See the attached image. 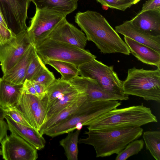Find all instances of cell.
Listing matches in <instances>:
<instances>
[{
  "label": "cell",
  "mask_w": 160,
  "mask_h": 160,
  "mask_svg": "<svg viewBox=\"0 0 160 160\" xmlns=\"http://www.w3.org/2000/svg\"><path fill=\"white\" fill-rule=\"evenodd\" d=\"M75 19L85 34L87 40L94 42L102 53L126 55L131 53L125 42L99 13L90 10L78 12Z\"/></svg>",
  "instance_id": "1"
},
{
  "label": "cell",
  "mask_w": 160,
  "mask_h": 160,
  "mask_svg": "<svg viewBox=\"0 0 160 160\" xmlns=\"http://www.w3.org/2000/svg\"><path fill=\"white\" fill-rule=\"evenodd\" d=\"M141 127L88 130L84 132L86 138H80L78 143L92 146L96 157L109 156L118 154L132 141L142 135Z\"/></svg>",
  "instance_id": "2"
},
{
  "label": "cell",
  "mask_w": 160,
  "mask_h": 160,
  "mask_svg": "<svg viewBox=\"0 0 160 160\" xmlns=\"http://www.w3.org/2000/svg\"><path fill=\"white\" fill-rule=\"evenodd\" d=\"M158 120L151 109L141 105L114 108L88 123V130L141 127Z\"/></svg>",
  "instance_id": "3"
},
{
  "label": "cell",
  "mask_w": 160,
  "mask_h": 160,
  "mask_svg": "<svg viewBox=\"0 0 160 160\" xmlns=\"http://www.w3.org/2000/svg\"><path fill=\"white\" fill-rule=\"evenodd\" d=\"M121 105L118 100L90 101L87 99L72 115L46 131L44 134L52 138L73 131Z\"/></svg>",
  "instance_id": "4"
},
{
  "label": "cell",
  "mask_w": 160,
  "mask_h": 160,
  "mask_svg": "<svg viewBox=\"0 0 160 160\" xmlns=\"http://www.w3.org/2000/svg\"><path fill=\"white\" fill-rule=\"evenodd\" d=\"M123 93L142 98L147 101L160 102V68L147 70L135 67L128 70L123 81Z\"/></svg>",
  "instance_id": "5"
},
{
  "label": "cell",
  "mask_w": 160,
  "mask_h": 160,
  "mask_svg": "<svg viewBox=\"0 0 160 160\" xmlns=\"http://www.w3.org/2000/svg\"><path fill=\"white\" fill-rule=\"evenodd\" d=\"M35 47L37 54L43 62L48 59L59 60L71 63L78 67L96 58L88 50L48 38Z\"/></svg>",
  "instance_id": "6"
},
{
  "label": "cell",
  "mask_w": 160,
  "mask_h": 160,
  "mask_svg": "<svg viewBox=\"0 0 160 160\" xmlns=\"http://www.w3.org/2000/svg\"><path fill=\"white\" fill-rule=\"evenodd\" d=\"M78 75L96 81L105 90L111 94L123 96V81L120 79L112 66H108L95 59L78 66Z\"/></svg>",
  "instance_id": "7"
},
{
  "label": "cell",
  "mask_w": 160,
  "mask_h": 160,
  "mask_svg": "<svg viewBox=\"0 0 160 160\" xmlns=\"http://www.w3.org/2000/svg\"><path fill=\"white\" fill-rule=\"evenodd\" d=\"M66 15L59 12L36 9L27 31L34 46L47 38L57 26L66 20Z\"/></svg>",
  "instance_id": "8"
},
{
  "label": "cell",
  "mask_w": 160,
  "mask_h": 160,
  "mask_svg": "<svg viewBox=\"0 0 160 160\" xmlns=\"http://www.w3.org/2000/svg\"><path fill=\"white\" fill-rule=\"evenodd\" d=\"M31 44L27 30L14 35L6 42L0 43V62L3 74L15 65Z\"/></svg>",
  "instance_id": "9"
},
{
  "label": "cell",
  "mask_w": 160,
  "mask_h": 160,
  "mask_svg": "<svg viewBox=\"0 0 160 160\" xmlns=\"http://www.w3.org/2000/svg\"><path fill=\"white\" fill-rule=\"evenodd\" d=\"M31 0H0V10L13 34L27 30L28 10Z\"/></svg>",
  "instance_id": "10"
},
{
  "label": "cell",
  "mask_w": 160,
  "mask_h": 160,
  "mask_svg": "<svg viewBox=\"0 0 160 160\" xmlns=\"http://www.w3.org/2000/svg\"><path fill=\"white\" fill-rule=\"evenodd\" d=\"M2 158L5 160H36L37 150L20 136L11 133L0 142Z\"/></svg>",
  "instance_id": "11"
},
{
  "label": "cell",
  "mask_w": 160,
  "mask_h": 160,
  "mask_svg": "<svg viewBox=\"0 0 160 160\" xmlns=\"http://www.w3.org/2000/svg\"><path fill=\"white\" fill-rule=\"evenodd\" d=\"M79 92L84 93L90 101L125 100L128 96H122L113 94L104 90L95 80L78 76L69 81Z\"/></svg>",
  "instance_id": "12"
},
{
  "label": "cell",
  "mask_w": 160,
  "mask_h": 160,
  "mask_svg": "<svg viewBox=\"0 0 160 160\" xmlns=\"http://www.w3.org/2000/svg\"><path fill=\"white\" fill-rule=\"evenodd\" d=\"M52 40L70 44L82 49L85 47L87 39L85 34L65 20L49 34Z\"/></svg>",
  "instance_id": "13"
},
{
  "label": "cell",
  "mask_w": 160,
  "mask_h": 160,
  "mask_svg": "<svg viewBox=\"0 0 160 160\" xmlns=\"http://www.w3.org/2000/svg\"><path fill=\"white\" fill-rule=\"evenodd\" d=\"M115 30L124 36L146 45L160 53V36H152L138 29L133 26L130 20L116 26Z\"/></svg>",
  "instance_id": "14"
},
{
  "label": "cell",
  "mask_w": 160,
  "mask_h": 160,
  "mask_svg": "<svg viewBox=\"0 0 160 160\" xmlns=\"http://www.w3.org/2000/svg\"><path fill=\"white\" fill-rule=\"evenodd\" d=\"M130 21L138 29L152 36H160V11H140Z\"/></svg>",
  "instance_id": "15"
},
{
  "label": "cell",
  "mask_w": 160,
  "mask_h": 160,
  "mask_svg": "<svg viewBox=\"0 0 160 160\" xmlns=\"http://www.w3.org/2000/svg\"><path fill=\"white\" fill-rule=\"evenodd\" d=\"M35 52V46L31 44L17 63L11 69L3 74L2 78L12 85L23 84L27 68Z\"/></svg>",
  "instance_id": "16"
},
{
  "label": "cell",
  "mask_w": 160,
  "mask_h": 160,
  "mask_svg": "<svg viewBox=\"0 0 160 160\" xmlns=\"http://www.w3.org/2000/svg\"><path fill=\"white\" fill-rule=\"evenodd\" d=\"M124 39L131 53L138 60L145 64L160 68V53L128 37L124 36Z\"/></svg>",
  "instance_id": "17"
},
{
  "label": "cell",
  "mask_w": 160,
  "mask_h": 160,
  "mask_svg": "<svg viewBox=\"0 0 160 160\" xmlns=\"http://www.w3.org/2000/svg\"><path fill=\"white\" fill-rule=\"evenodd\" d=\"M22 86L9 84L0 78V106L4 110L18 106Z\"/></svg>",
  "instance_id": "18"
},
{
  "label": "cell",
  "mask_w": 160,
  "mask_h": 160,
  "mask_svg": "<svg viewBox=\"0 0 160 160\" xmlns=\"http://www.w3.org/2000/svg\"><path fill=\"white\" fill-rule=\"evenodd\" d=\"M36 9L53 11L66 15L72 12L78 7V0H31Z\"/></svg>",
  "instance_id": "19"
},
{
  "label": "cell",
  "mask_w": 160,
  "mask_h": 160,
  "mask_svg": "<svg viewBox=\"0 0 160 160\" xmlns=\"http://www.w3.org/2000/svg\"><path fill=\"white\" fill-rule=\"evenodd\" d=\"M87 99V97L84 93H81L78 99L76 101L45 122L41 127L39 132L43 135L47 130L67 118L73 114Z\"/></svg>",
  "instance_id": "20"
},
{
  "label": "cell",
  "mask_w": 160,
  "mask_h": 160,
  "mask_svg": "<svg viewBox=\"0 0 160 160\" xmlns=\"http://www.w3.org/2000/svg\"><path fill=\"white\" fill-rule=\"evenodd\" d=\"M40 100L35 95L22 92L17 107L26 120L36 131L35 115Z\"/></svg>",
  "instance_id": "21"
},
{
  "label": "cell",
  "mask_w": 160,
  "mask_h": 160,
  "mask_svg": "<svg viewBox=\"0 0 160 160\" xmlns=\"http://www.w3.org/2000/svg\"><path fill=\"white\" fill-rule=\"evenodd\" d=\"M80 94L81 93L76 89L53 102L48 107L44 123L70 104L76 101L78 99Z\"/></svg>",
  "instance_id": "22"
},
{
  "label": "cell",
  "mask_w": 160,
  "mask_h": 160,
  "mask_svg": "<svg viewBox=\"0 0 160 160\" xmlns=\"http://www.w3.org/2000/svg\"><path fill=\"white\" fill-rule=\"evenodd\" d=\"M75 89L69 82L56 79L47 88L48 106L56 100Z\"/></svg>",
  "instance_id": "23"
},
{
  "label": "cell",
  "mask_w": 160,
  "mask_h": 160,
  "mask_svg": "<svg viewBox=\"0 0 160 160\" xmlns=\"http://www.w3.org/2000/svg\"><path fill=\"white\" fill-rule=\"evenodd\" d=\"M44 64L49 65L53 68L61 75V79L69 82L78 76V69L75 65L71 63L51 59L43 62Z\"/></svg>",
  "instance_id": "24"
},
{
  "label": "cell",
  "mask_w": 160,
  "mask_h": 160,
  "mask_svg": "<svg viewBox=\"0 0 160 160\" xmlns=\"http://www.w3.org/2000/svg\"><path fill=\"white\" fill-rule=\"evenodd\" d=\"M80 130L76 129L68 132L67 136L59 141V144L64 149L68 160H78V144Z\"/></svg>",
  "instance_id": "25"
},
{
  "label": "cell",
  "mask_w": 160,
  "mask_h": 160,
  "mask_svg": "<svg viewBox=\"0 0 160 160\" xmlns=\"http://www.w3.org/2000/svg\"><path fill=\"white\" fill-rule=\"evenodd\" d=\"M142 134L146 149L156 160H160V131H147Z\"/></svg>",
  "instance_id": "26"
},
{
  "label": "cell",
  "mask_w": 160,
  "mask_h": 160,
  "mask_svg": "<svg viewBox=\"0 0 160 160\" xmlns=\"http://www.w3.org/2000/svg\"><path fill=\"white\" fill-rule=\"evenodd\" d=\"M144 143L142 139L132 141L117 154L115 160H125L131 156L137 154L143 148Z\"/></svg>",
  "instance_id": "27"
},
{
  "label": "cell",
  "mask_w": 160,
  "mask_h": 160,
  "mask_svg": "<svg viewBox=\"0 0 160 160\" xmlns=\"http://www.w3.org/2000/svg\"><path fill=\"white\" fill-rule=\"evenodd\" d=\"M48 100L47 94L41 100L35 115L36 131L39 132L44 123L48 106Z\"/></svg>",
  "instance_id": "28"
},
{
  "label": "cell",
  "mask_w": 160,
  "mask_h": 160,
  "mask_svg": "<svg viewBox=\"0 0 160 160\" xmlns=\"http://www.w3.org/2000/svg\"><path fill=\"white\" fill-rule=\"evenodd\" d=\"M55 79L53 73L48 69L43 63L38 73L30 80L43 84L47 88Z\"/></svg>",
  "instance_id": "29"
},
{
  "label": "cell",
  "mask_w": 160,
  "mask_h": 160,
  "mask_svg": "<svg viewBox=\"0 0 160 160\" xmlns=\"http://www.w3.org/2000/svg\"><path fill=\"white\" fill-rule=\"evenodd\" d=\"M43 63L36 51L27 68L24 81L31 80L40 70Z\"/></svg>",
  "instance_id": "30"
},
{
  "label": "cell",
  "mask_w": 160,
  "mask_h": 160,
  "mask_svg": "<svg viewBox=\"0 0 160 160\" xmlns=\"http://www.w3.org/2000/svg\"><path fill=\"white\" fill-rule=\"evenodd\" d=\"M28 132L29 143L37 150H41L45 146L46 141L39 132L33 128L28 127Z\"/></svg>",
  "instance_id": "31"
},
{
  "label": "cell",
  "mask_w": 160,
  "mask_h": 160,
  "mask_svg": "<svg viewBox=\"0 0 160 160\" xmlns=\"http://www.w3.org/2000/svg\"><path fill=\"white\" fill-rule=\"evenodd\" d=\"M102 5L110 8L124 11L133 4L131 2L124 0H96Z\"/></svg>",
  "instance_id": "32"
},
{
  "label": "cell",
  "mask_w": 160,
  "mask_h": 160,
  "mask_svg": "<svg viewBox=\"0 0 160 160\" xmlns=\"http://www.w3.org/2000/svg\"><path fill=\"white\" fill-rule=\"evenodd\" d=\"M4 110L5 115L10 117L16 122L28 127L32 128L17 107Z\"/></svg>",
  "instance_id": "33"
},
{
  "label": "cell",
  "mask_w": 160,
  "mask_h": 160,
  "mask_svg": "<svg viewBox=\"0 0 160 160\" xmlns=\"http://www.w3.org/2000/svg\"><path fill=\"white\" fill-rule=\"evenodd\" d=\"M148 10L160 11V0H148L142 5L141 12Z\"/></svg>",
  "instance_id": "34"
},
{
  "label": "cell",
  "mask_w": 160,
  "mask_h": 160,
  "mask_svg": "<svg viewBox=\"0 0 160 160\" xmlns=\"http://www.w3.org/2000/svg\"><path fill=\"white\" fill-rule=\"evenodd\" d=\"M11 31L0 23V43H2L10 39L14 35Z\"/></svg>",
  "instance_id": "35"
},
{
  "label": "cell",
  "mask_w": 160,
  "mask_h": 160,
  "mask_svg": "<svg viewBox=\"0 0 160 160\" xmlns=\"http://www.w3.org/2000/svg\"><path fill=\"white\" fill-rule=\"evenodd\" d=\"M22 92L35 95L39 98L38 95L30 80L25 79L23 83Z\"/></svg>",
  "instance_id": "36"
},
{
  "label": "cell",
  "mask_w": 160,
  "mask_h": 160,
  "mask_svg": "<svg viewBox=\"0 0 160 160\" xmlns=\"http://www.w3.org/2000/svg\"><path fill=\"white\" fill-rule=\"evenodd\" d=\"M36 92L38 95L39 98L41 100L47 94V88L43 84L31 80Z\"/></svg>",
  "instance_id": "37"
},
{
  "label": "cell",
  "mask_w": 160,
  "mask_h": 160,
  "mask_svg": "<svg viewBox=\"0 0 160 160\" xmlns=\"http://www.w3.org/2000/svg\"><path fill=\"white\" fill-rule=\"evenodd\" d=\"M8 130L7 123L4 120L0 121V143L7 136Z\"/></svg>",
  "instance_id": "38"
},
{
  "label": "cell",
  "mask_w": 160,
  "mask_h": 160,
  "mask_svg": "<svg viewBox=\"0 0 160 160\" xmlns=\"http://www.w3.org/2000/svg\"><path fill=\"white\" fill-rule=\"evenodd\" d=\"M0 23L6 27H7V23L4 18L3 15L0 10Z\"/></svg>",
  "instance_id": "39"
},
{
  "label": "cell",
  "mask_w": 160,
  "mask_h": 160,
  "mask_svg": "<svg viewBox=\"0 0 160 160\" xmlns=\"http://www.w3.org/2000/svg\"><path fill=\"white\" fill-rule=\"evenodd\" d=\"M5 115L4 110L0 106V121L4 120Z\"/></svg>",
  "instance_id": "40"
},
{
  "label": "cell",
  "mask_w": 160,
  "mask_h": 160,
  "mask_svg": "<svg viewBox=\"0 0 160 160\" xmlns=\"http://www.w3.org/2000/svg\"><path fill=\"white\" fill-rule=\"evenodd\" d=\"M133 3V4H135L137 3L141 0H124Z\"/></svg>",
  "instance_id": "41"
},
{
  "label": "cell",
  "mask_w": 160,
  "mask_h": 160,
  "mask_svg": "<svg viewBox=\"0 0 160 160\" xmlns=\"http://www.w3.org/2000/svg\"><path fill=\"white\" fill-rule=\"evenodd\" d=\"M2 155V150H1V149H0V156H1Z\"/></svg>",
  "instance_id": "42"
}]
</instances>
